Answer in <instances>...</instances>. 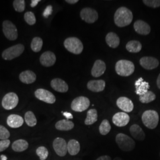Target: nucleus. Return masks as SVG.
I'll use <instances>...</instances> for the list:
<instances>
[{
	"mask_svg": "<svg viewBox=\"0 0 160 160\" xmlns=\"http://www.w3.org/2000/svg\"><path fill=\"white\" fill-rule=\"evenodd\" d=\"M18 97L14 92L6 94L2 100V106L6 110H12L15 108L18 103Z\"/></svg>",
	"mask_w": 160,
	"mask_h": 160,
	"instance_id": "1a4fd4ad",
	"label": "nucleus"
},
{
	"mask_svg": "<svg viewBox=\"0 0 160 160\" xmlns=\"http://www.w3.org/2000/svg\"><path fill=\"white\" fill-rule=\"evenodd\" d=\"M116 142L119 148L125 152L132 151L135 147V142L133 139L126 134L122 133L116 135Z\"/></svg>",
	"mask_w": 160,
	"mask_h": 160,
	"instance_id": "f03ea898",
	"label": "nucleus"
},
{
	"mask_svg": "<svg viewBox=\"0 0 160 160\" xmlns=\"http://www.w3.org/2000/svg\"><path fill=\"white\" fill-rule=\"evenodd\" d=\"M129 131L132 136L138 141H141L145 138V134L142 129L137 124L132 125L129 129Z\"/></svg>",
	"mask_w": 160,
	"mask_h": 160,
	"instance_id": "b1692460",
	"label": "nucleus"
},
{
	"mask_svg": "<svg viewBox=\"0 0 160 160\" xmlns=\"http://www.w3.org/2000/svg\"><path fill=\"white\" fill-rule=\"evenodd\" d=\"M31 49L34 52H39L43 46V40L39 37H35L31 43Z\"/></svg>",
	"mask_w": 160,
	"mask_h": 160,
	"instance_id": "2f4dec72",
	"label": "nucleus"
},
{
	"mask_svg": "<svg viewBox=\"0 0 160 160\" xmlns=\"http://www.w3.org/2000/svg\"><path fill=\"white\" fill-rule=\"evenodd\" d=\"M106 69L105 62L100 59H98L96 61L92 68V75L94 77H99L105 72Z\"/></svg>",
	"mask_w": 160,
	"mask_h": 160,
	"instance_id": "a211bd4d",
	"label": "nucleus"
},
{
	"mask_svg": "<svg viewBox=\"0 0 160 160\" xmlns=\"http://www.w3.org/2000/svg\"><path fill=\"white\" fill-rule=\"evenodd\" d=\"M96 160H112V158L109 155H103L98 157Z\"/></svg>",
	"mask_w": 160,
	"mask_h": 160,
	"instance_id": "79ce46f5",
	"label": "nucleus"
},
{
	"mask_svg": "<svg viewBox=\"0 0 160 160\" xmlns=\"http://www.w3.org/2000/svg\"><path fill=\"white\" fill-rule=\"evenodd\" d=\"M63 45L67 51L75 55L80 54L84 48L81 41L75 37H71L66 39L64 41Z\"/></svg>",
	"mask_w": 160,
	"mask_h": 160,
	"instance_id": "39448f33",
	"label": "nucleus"
},
{
	"mask_svg": "<svg viewBox=\"0 0 160 160\" xmlns=\"http://www.w3.org/2000/svg\"><path fill=\"white\" fill-rule=\"evenodd\" d=\"M63 115L67 119H71L73 118L72 114L69 112H63Z\"/></svg>",
	"mask_w": 160,
	"mask_h": 160,
	"instance_id": "37998d69",
	"label": "nucleus"
},
{
	"mask_svg": "<svg viewBox=\"0 0 160 160\" xmlns=\"http://www.w3.org/2000/svg\"><path fill=\"white\" fill-rule=\"evenodd\" d=\"M13 6L16 12H23L25 9V1L15 0L13 1Z\"/></svg>",
	"mask_w": 160,
	"mask_h": 160,
	"instance_id": "e433bc0d",
	"label": "nucleus"
},
{
	"mask_svg": "<svg viewBox=\"0 0 160 160\" xmlns=\"http://www.w3.org/2000/svg\"><path fill=\"white\" fill-rule=\"evenodd\" d=\"M106 87V82L103 80H91L87 83V88L92 92H102Z\"/></svg>",
	"mask_w": 160,
	"mask_h": 160,
	"instance_id": "aec40b11",
	"label": "nucleus"
},
{
	"mask_svg": "<svg viewBox=\"0 0 160 160\" xmlns=\"http://www.w3.org/2000/svg\"><path fill=\"white\" fill-rule=\"evenodd\" d=\"M36 154L39 156L40 160H45L48 157L49 152L46 147L42 146L36 149Z\"/></svg>",
	"mask_w": 160,
	"mask_h": 160,
	"instance_id": "f704fd0d",
	"label": "nucleus"
},
{
	"mask_svg": "<svg viewBox=\"0 0 160 160\" xmlns=\"http://www.w3.org/2000/svg\"><path fill=\"white\" fill-rule=\"evenodd\" d=\"M126 49L129 52L138 53L142 49V45L137 40H131L126 44Z\"/></svg>",
	"mask_w": 160,
	"mask_h": 160,
	"instance_id": "c85d7f7f",
	"label": "nucleus"
},
{
	"mask_svg": "<svg viewBox=\"0 0 160 160\" xmlns=\"http://www.w3.org/2000/svg\"><path fill=\"white\" fill-rule=\"evenodd\" d=\"M53 148L56 154L59 157L65 156L68 149L66 141L62 138H57L53 142Z\"/></svg>",
	"mask_w": 160,
	"mask_h": 160,
	"instance_id": "f8f14e48",
	"label": "nucleus"
},
{
	"mask_svg": "<svg viewBox=\"0 0 160 160\" xmlns=\"http://www.w3.org/2000/svg\"><path fill=\"white\" fill-rule=\"evenodd\" d=\"M142 120L144 125L147 128L151 129H154L158 126L159 115L155 110H146L142 115Z\"/></svg>",
	"mask_w": 160,
	"mask_h": 160,
	"instance_id": "20e7f679",
	"label": "nucleus"
},
{
	"mask_svg": "<svg viewBox=\"0 0 160 160\" xmlns=\"http://www.w3.org/2000/svg\"><path fill=\"white\" fill-rule=\"evenodd\" d=\"M157 84L158 88L160 89V74L158 75V77L157 78Z\"/></svg>",
	"mask_w": 160,
	"mask_h": 160,
	"instance_id": "49530a36",
	"label": "nucleus"
},
{
	"mask_svg": "<svg viewBox=\"0 0 160 160\" xmlns=\"http://www.w3.org/2000/svg\"><path fill=\"white\" fill-rule=\"evenodd\" d=\"M40 1V0H33V1H32L31 4H30L31 7H32V8H34V7H35L36 6L38 5V3H39Z\"/></svg>",
	"mask_w": 160,
	"mask_h": 160,
	"instance_id": "c03bdc74",
	"label": "nucleus"
},
{
	"mask_svg": "<svg viewBox=\"0 0 160 160\" xmlns=\"http://www.w3.org/2000/svg\"><path fill=\"white\" fill-rule=\"evenodd\" d=\"M10 141L9 139L0 141V152H2L8 148V147L10 146Z\"/></svg>",
	"mask_w": 160,
	"mask_h": 160,
	"instance_id": "ea45409f",
	"label": "nucleus"
},
{
	"mask_svg": "<svg viewBox=\"0 0 160 160\" xmlns=\"http://www.w3.org/2000/svg\"><path fill=\"white\" fill-rule=\"evenodd\" d=\"M65 1L70 4H74L78 2V0H66Z\"/></svg>",
	"mask_w": 160,
	"mask_h": 160,
	"instance_id": "a18cd8bd",
	"label": "nucleus"
},
{
	"mask_svg": "<svg viewBox=\"0 0 160 160\" xmlns=\"http://www.w3.org/2000/svg\"><path fill=\"white\" fill-rule=\"evenodd\" d=\"M116 72L122 77H128L132 74L135 71L133 63L128 60L122 59L117 62L115 66Z\"/></svg>",
	"mask_w": 160,
	"mask_h": 160,
	"instance_id": "7ed1b4c3",
	"label": "nucleus"
},
{
	"mask_svg": "<svg viewBox=\"0 0 160 160\" xmlns=\"http://www.w3.org/2000/svg\"><path fill=\"white\" fill-rule=\"evenodd\" d=\"M111 130V125L109 123V120L104 119L102 121L99 126V132L101 135H106L108 134Z\"/></svg>",
	"mask_w": 160,
	"mask_h": 160,
	"instance_id": "72a5a7b5",
	"label": "nucleus"
},
{
	"mask_svg": "<svg viewBox=\"0 0 160 160\" xmlns=\"http://www.w3.org/2000/svg\"><path fill=\"white\" fill-rule=\"evenodd\" d=\"M24 20L26 21V22L29 25H34L36 22V17L33 12H26L24 14Z\"/></svg>",
	"mask_w": 160,
	"mask_h": 160,
	"instance_id": "c9c22d12",
	"label": "nucleus"
},
{
	"mask_svg": "<svg viewBox=\"0 0 160 160\" xmlns=\"http://www.w3.org/2000/svg\"><path fill=\"white\" fill-rule=\"evenodd\" d=\"M123 160L122 158H120L119 157H116V158H115L114 160Z\"/></svg>",
	"mask_w": 160,
	"mask_h": 160,
	"instance_id": "09e8293b",
	"label": "nucleus"
},
{
	"mask_svg": "<svg viewBox=\"0 0 160 160\" xmlns=\"http://www.w3.org/2000/svg\"><path fill=\"white\" fill-rule=\"evenodd\" d=\"M52 12V7L51 6H48L43 12V15L45 18H47L49 17V15L51 14Z\"/></svg>",
	"mask_w": 160,
	"mask_h": 160,
	"instance_id": "a19ab883",
	"label": "nucleus"
},
{
	"mask_svg": "<svg viewBox=\"0 0 160 160\" xmlns=\"http://www.w3.org/2000/svg\"><path fill=\"white\" fill-rule=\"evenodd\" d=\"M34 96L38 99L46 103L53 104L56 102V98L53 93L45 89H38L34 92Z\"/></svg>",
	"mask_w": 160,
	"mask_h": 160,
	"instance_id": "9b49d317",
	"label": "nucleus"
},
{
	"mask_svg": "<svg viewBox=\"0 0 160 160\" xmlns=\"http://www.w3.org/2000/svg\"><path fill=\"white\" fill-rule=\"evenodd\" d=\"M74 127V124L72 122L68 119L59 120L55 124L56 129L59 131H67L72 129Z\"/></svg>",
	"mask_w": 160,
	"mask_h": 160,
	"instance_id": "a878e982",
	"label": "nucleus"
},
{
	"mask_svg": "<svg viewBox=\"0 0 160 160\" xmlns=\"http://www.w3.org/2000/svg\"><path fill=\"white\" fill-rule=\"evenodd\" d=\"M80 144L79 142L75 139H71L67 143V149L69 154L71 155L78 154L80 152Z\"/></svg>",
	"mask_w": 160,
	"mask_h": 160,
	"instance_id": "bb28decb",
	"label": "nucleus"
},
{
	"mask_svg": "<svg viewBox=\"0 0 160 160\" xmlns=\"http://www.w3.org/2000/svg\"><path fill=\"white\" fill-rule=\"evenodd\" d=\"M135 86L136 88L135 92L139 96H142L144 94L148 92V89L149 88V83L145 81L142 78H138L135 81Z\"/></svg>",
	"mask_w": 160,
	"mask_h": 160,
	"instance_id": "412c9836",
	"label": "nucleus"
},
{
	"mask_svg": "<svg viewBox=\"0 0 160 160\" xmlns=\"http://www.w3.org/2000/svg\"><path fill=\"white\" fill-rule=\"evenodd\" d=\"M56 60L55 55L51 51L45 52L40 57V63L46 67L53 66L55 63Z\"/></svg>",
	"mask_w": 160,
	"mask_h": 160,
	"instance_id": "dca6fc26",
	"label": "nucleus"
},
{
	"mask_svg": "<svg viewBox=\"0 0 160 160\" xmlns=\"http://www.w3.org/2000/svg\"><path fill=\"white\" fill-rule=\"evenodd\" d=\"M90 105V100L87 97L80 96L77 97L71 103V109L77 112H82L86 110Z\"/></svg>",
	"mask_w": 160,
	"mask_h": 160,
	"instance_id": "0eeeda50",
	"label": "nucleus"
},
{
	"mask_svg": "<svg viewBox=\"0 0 160 160\" xmlns=\"http://www.w3.org/2000/svg\"><path fill=\"white\" fill-rule=\"evenodd\" d=\"M106 42L109 47L116 48L120 44V39L114 32H110L106 35Z\"/></svg>",
	"mask_w": 160,
	"mask_h": 160,
	"instance_id": "393cba45",
	"label": "nucleus"
},
{
	"mask_svg": "<svg viewBox=\"0 0 160 160\" xmlns=\"http://www.w3.org/2000/svg\"><path fill=\"white\" fill-rule=\"evenodd\" d=\"M116 104L119 109L125 113L131 112L134 108L133 103L128 97H119L116 101Z\"/></svg>",
	"mask_w": 160,
	"mask_h": 160,
	"instance_id": "ddd939ff",
	"label": "nucleus"
},
{
	"mask_svg": "<svg viewBox=\"0 0 160 160\" xmlns=\"http://www.w3.org/2000/svg\"><path fill=\"white\" fill-rule=\"evenodd\" d=\"M143 2L146 6L152 8L160 7V0H143Z\"/></svg>",
	"mask_w": 160,
	"mask_h": 160,
	"instance_id": "58836bf2",
	"label": "nucleus"
},
{
	"mask_svg": "<svg viewBox=\"0 0 160 160\" xmlns=\"http://www.w3.org/2000/svg\"><path fill=\"white\" fill-rule=\"evenodd\" d=\"M29 147V143L24 139L15 141L12 144V149L16 152H23Z\"/></svg>",
	"mask_w": 160,
	"mask_h": 160,
	"instance_id": "cd10ccee",
	"label": "nucleus"
},
{
	"mask_svg": "<svg viewBox=\"0 0 160 160\" xmlns=\"http://www.w3.org/2000/svg\"><path fill=\"white\" fill-rule=\"evenodd\" d=\"M133 28L137 33L141 35H148L151 32V28L148 24L141 20L135 22Z\"/></svg>",
	"mask_w": 160,
	"mask_h": 160,
	"instance_id": "f3484780",
	"label": "nucleus"
},
{
	"mask_svg": "<svg viewBox=\"0 0 160 160\" xmlns=\"http://www.w3.org/2000/svg\"><path fill=\"white\" fill-rule=\"evenodd\" d=\"M19 79L24 84L33 83L36 80V75L32 71L26 70L22 72L19 75Z\"/></svg>",
	"mask_w": 160,
	"mask_h": 160,
	"instance_id": "5701e85b",
	"label": "nucleus"
},
{
	"mask_svg": "<svg viewBox=\"0 0 160 160\" xmlns=\"http://www.w3.org/2000/svg\"><path fill=\"white\" fill-rule=\"evenodd\" d=\"M80 17L86 23H94L97 21L98 15L95 10L86 7L81 10L80 12Z\"/></svg>",
	"mask_w": 160,
	"mask_h": 160,
	"instance_id": "9d476101",
	"label": "nucleus"
},
{
	"mask_svg": "<svg viewBox=\"0 0 160 160\" xmlns=\"http://www.w3.org/2000/svg\"><path fill=\"white\" fill-rule=\"evenodd\" d=\"M156 98V96L153 92L148 91L142 96H139V101L142 103H149L153 102Z\"/></svg>",
	"mask_w": 160,
	"mask_h": 160,
	"instance_id": "473e14b6",
	"label": "nucleus"
},
{
	"mask_svg": "<svg viewBox=\"0 0 160 160\" xmlns=\"http://www.w3.org/2000/svg\"><path fill=\"white\" fill-rule=\"evenodd\" d=\"M132 12L125 7L119 8L114 13V23L119 28H123L129 25L132 23Z\"/></svg>",
	"mask_w": 160,
	"mask_h": 160,
	"instance_id": "f257e3e1",
	"label": "nucleus"
},
{
	"mask_svg": "<svg viewBox=\"0 0 160 160\" xmlns=\"http://www.w3.org/2000/svg\"><path fill=\"white\" fill-rule=\"evenodd\" d=\"M1 160H7V157H6V155H2L1 156Z\"/></svg>",
	"mask_w": 160,
	"mask_h": 160,
	"instance_id": "de8ad7c7",
	"label": "nucleus"
},
{
	"mask_svg": "<svg viewBox=\"0 0 160 160\" xmlns=\"http://www.w3.org/2000/svg\"><path fill=\"white\" fill-rule=\"evenodd\" d=\"M24 119L26 124L30 127H33L37 124L36 118L34 113L31 111H28L24 115Z\"/></svg>",
	"mask_w": 160,
	"mask_h": 160,
	"instance_id": "7c9ffc66",
	"label": "nucleus"
},
{
	"mask_svg": "<svg viewBox=\"0 0 160 160\" xmlns=\"http://www.w3.org/2000/svg\"><path fill=\"white\" fill-rule=\"evenodd\" d=\"M98 119L97 111L96 109H90L87 112V117L85 120V124L86 125H91L97 122Z\"/></svg>",
	"mask_w": 160,
	"mask_h": 160,
	"instance_id": "c756f323",
	"label": "nucleus"
},
{
	"mask_svg": "<svg viewBox=\"0 0 160 160\" xmlns=\"http://www.w3.org/2000/svg\"><path fill=\"white\" fill-rule=\"evenodd\" d=\"M51 86L54 90L59 92H66L68 90L67 83L61 78H55L52 80Z\"/></svg>",
	"mask_w": 160,
	"mask_h": 160,
	"instance_id": "6ab92c4d",
	"label": "nucleus"
},
{
	"mask_svg": "<svg viewBox=\"0 0 160 160\" xmlns=\"http://www.w3.org/2000/svg\"><path fill=\"white\" fill-rule=\"evenodd\" d=\"M24 51V46L22 44H17L6 49L2 53L4 60H12L20 57Z\"/></svg>",
	"mask_w": 160,
	"mask_h": 160,
	"instance_id": "423d86ee",
	"label": "nucleus"
},
{
	"mask_svg": "<svg viewBox=\"0 0 160 160\" xmlns=\"http://www.w3.org/2000/svg\"><path fill=\"white\" fill-rule=\"evenodd\" d=\"M10 137V132L4 126L0 125V139H8Z\"/></svg>",
	"mask_w": 160,
	"mask_h": 160,
	"instance_id": "4c0bfd02",
	"label": "nucleus"
},
{
	"mask_svg": "<svg viewBox=\"0 0 160 160\" xmlns=\"http://www.w3.org/2000/svg\"><path fill=\"white\" fill-rule=\"evenodd\" d=\"M7 125L12 128H18L22 126L24 123L23 118L17 114H11L7 119Z\"/></svg>",
	"mask_w": 160,
	"mask_h": 160,
	"instance_id": "4be33fe9",
	"label": "nucleus"
},
{
	"mask_svg": "<svg viewBox=\"0 0 160 160\" xmlns=\"http://www.w3.org/2000/svg\"><path fill=\"white\" fill-rule=\"evenodd\" d=\"M140 65L143 68L148 70L154 69L159 65V61L157 58L151 57H144L139 60Z\"/></svg>",
	"mask_w": 160,
	"mask_h": 160,
	"instance_id": "2eb2a0df",
	"label": "nucleus"
},
{
	"mask_svg": "<svg viewBox=\"0 0 160 160\" xmlns=\"http://www.w3.org/2000/svg\"><path fill=\"white\" fill-rule=\"evenodd\" d=\"M2 31L6 38L10 40H15L18 37L17 28L9 20H5L2 23Z\"/></svg>",
	"mask_w": 160,
	"mask_h": 160,
	"instance_id": "6e6552de",
	"label": "nucleus"
},
{
	"mask_svg": "<svg viewBox=\"0 0 160 160\" xmlns=\"http://www.w3.org/2000/svg\"><path fill=\"white\" fill-rule=\"evenodd\" d=\"M130 117L125 112H118L113 116L112 122L113 124L118 127L125 126L129 123Z\"/></svg>",
	"mask_w": 160,
	"mask_h": 160,
	"instance_id": "4468645a",
	"label": "nucleus"
}]
</instances>
